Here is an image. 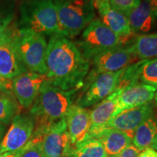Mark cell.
Segmentation results:
<instances>
[{"instance_id":"cell-36","label":"cell","mask_w":157,"mask_h":157,"mask_svg":"<svg viewBox=\"0 0 157 157\" xmlns=\"http://www.w3.org/2000/svg\"><path fill=\"white\" fill-rule=\"evenodd\" d=\"M1 78H2V77L0 76V88H3L4 84H3V82H2V81Z\"/></svg>"},{"instance_id":"cell-14","label":"cell","mask_w":157,"mask_h":157,"mask_svg":"<svg viewBox=\"0 0 157 157\" xmlns=\"http://www.w3.org/2000/svg\"><path fill=\"white\" fill-rule=\"evenodd\" d=\"M94 3L102 22L114 32L124 44L134 36L127 17L113 8L109 0H95Z\"/></svg>"},{"instance_id":"cell-25","label":"cell","mask_w":157,"mask_h":157,"mask_svg":"<svg viewBox=\"0 0 157 157\" xmlns=\"http://www.w3.org/2000/svg\"><path fill=\"white\" fill-rule=\"evenodd\" d=\"M18 157H43L40 137L32 134L28 143L19 150Z\"/></svg>"},{"instance_id":"cell-15","label":"cell","mask_w":157,"mask_h":157,"mask_svg":"<svg viewBox=\"0 0 157 157\" xmlns=\"http://www.w3.org/2000/svg\"><path fill=\"white\" fill-rule=\"evenodd\" d=\"M28 72L17 53L13 38V30L0 42V76L10 79Z\"/></svg>"},{"instance_id":"cell-11","label":"cell","mask_w":157,"mask_h":157,"mask_svg":"<svg viewBox=\"0 0 157 157\" xmlns=\"http://www.w3.org/2000/svg\"><path fill=\"white\" fill-rule=\"evenodd\" d=\"M50 78L47 74L28 71L13 78V92L20 105L31 109L41 88Z\"/></svg>"},{"instance_id":"cell-22","label":"cell","mask_w":157,"mask_h":157,"mask_svg":"<svg viewBox=\"0 0 157 157\" xmlns=\"http://www.w3.org/2000/svg\"><path fill=\"white\" fill-rule=\"evenodd\" d=\"M130 43L139 60L157 58V32L137 35Z\"/></svg>"},{"instance_id":"cell-8","label":"cell","mask_w":157,"mask_h":157,"mask_svg":"<svg viewBox=\"0 0 157 157\" xmlns=\"http://www.w3.org/2000/svg\"><path fill=\"white\" fill-rule=\"evenodd\" d=\"M137 59L130 42L98 55L90 61L92 69L88 73L82 89H85L99 74L116 72L126 68L134 63Z\"/></svg>"},{"instance_id":"cell-1","label":"cell","mask_w":157,"mask_h":157,"mask_svg":"<svg viewBox=\"0 0 157 157\" xmlns=\"http://www.w3.org/2000/svg\"><path fill=\"white\" fill-rule=\"evenodd\" d=\"M45 63L50 84L64 91H78L83 87L90 70V62L82 56L74 42L60 34L51 36Z\"/></svg>"},{"instance_id":"cell-7","label":"cell","mask_w":157,"mask_h":157,"mask_svg":"<svg viewBox=\"0 0 157 157\" xmlns=\"http://www.w3.org/2000/svg\"><path fill=\"white\" fill-rule=\"evenodd\" d=\"M33 134L40 137L43 157H68L73 148L65 118L35 127Z\"/></svg>"},{"instance_id":"cell-2","label":"cell","mask_w":157,"mask_h":157,"mask_svg":"<svg viewBox=\"0 0 157 157\" xmlns=\"http://www.w3.org/2000/svg\"><path fill=\"white\" fill-rule=\"evenodd\" d=\"M76 91H64L54 87L50 80L44 84L30 109L35 127L63 119L73 105Z\"/></svg>"},{"instance_id":"cell-19","label":"cell","mask_w":157,"mask_h":157,"mask_svg":"<svg viewBox=\"0 0 157 157\" xmlns=\"http://www.w3.org/2000/svg\"><path fill=\"white\" fill-rule=\"evenodd\" d=\"M93 138L101 143L109 157L119 154L132 143V137L128 134L112 128L103 129Z\"/></svg>"},{"instance_id":"cell-31","label":"cell","mask_w":157,"mask_h":157,"mask_svg":"<svg viewBox=\"0 0 157 157\" xmlns=\"http://www.w3.org/2000/svg\"><path fill=\"white\" fill-rule=\"evenodd\" d=\"M19 156V150L15 151H8L3 153L0 154V157H18Z\"/></svg>"},{"instance_id":"cell-27","label":"cell","mask_w":157,"mask_h":157,"mask_svg":"<svg viewBox=\"0 0 157 157\" xmlns=\"http://www.w3.org/2000/svg\"><path fill=\"white\" fill-rule=\"evenodd\" d=\"M113 8L127 15L136 8L142 0H109Z\"/></svg>"},{"instance_id":"cell-3","label":"cell","mask_w":157,"mask_h":157,"mask_svg":"<svg viewBox=\"0 0 157 157\" xmlns=\"http://www.w3.org/2000/svg\"><path fill=\"white\" fill-rule=\"evenodd\" d=\"M20 13V29L42 35H63L53 0H24Z\"/></svg>"},{"instance_id":"cell-26","label":"cell","mask_w":157,"mask_h":157,"mask_svg":"<svg viewBox=\"0 0 157 157\" xmlns=\"http://www.w3.org/2000/svg\"><path fill=\"white\" fill-rule=\"evenodd\" d=\"M15 0H0V27L9 26L15 15Z\"/></svg>"},{"instance_id":"cell-21","label":"cell","mask_w":157,"mask_h":157,"mask_svg":"<svg viewBox=\"0 0 157 157\" xmlns=\"http://www.w3.org/2000/svg\"><path fill=\"white\" fill-rule=\"evenodd\" d=\"M157 140V117L152 115L137 127L132 137L133 146L140 151L151 147Z\"/></svg>"},{"instance_id":"cell-35","label":"cell","mask_w":157,"mask_h":157,"mask_svg":"<svg viewBox=\"0 0 157 157\" xmlns=\"http://www.w3.org/2000/svg\"><path fill=\"white\" fill-rule=\"evenodd\" d=\"M151 148H154V150H156V151H157V140H156V141H155L154 143V144L152 145V146H151Z\"/></svg>"},{"instance_id":"cell-16","label":"cell","mask_w":157,"mask_h":157,"mask_svg":"<svg viewBox=\"0 0 157 157\" xmlns=\"http://www.w3.org/2000/svg\"><path fill=\"white\" fill-rule=\"evenodd\" d=\"M118 91L116 90L90 111V128L88 138H93L98 133L106 129L110 120L119 113Z\"/></svg>"},{"instance_id":"cell-5","label":"cell","mask_w":157,"mask_h":157,"mask_svg":"<svg viewBox=\"0 0 157 157\" xmlns=\"http://www.w3.org/2000/svg\"><path fill=\"white\" fill-rule=\"evenodd\" d=\"M17 53L28 71L47 74L45 63L48 43L44 35L25 29L13 31Z\"/></svg>"},{"instance_id":"cell-4","label":"cell","mask_w":157,"mask_h":157,"mask_svg":"<svg viewBox=\"0 0 157 157\" xmlns=\"http://www.w3.org/2000/svg\"><path fill=\"white\" fill-rule=\"evenodd\" d=\"M63 35L73 38L95 18L94 0H53Z\"/></svg>"},{"instance_id":"cell-38","label":"cell","mask_w":157,"mask_h":157,"mask_svg":"<svg viewBox=\"0 0 157 157\" xmlns=\"http://www.w3.org/2000/svg\"><path fill=\"white\" fill-rule=\"evenodd\" d=\"M94 1H95V0H94Z\"/></svg>"},{"instance_id":"cell-33","label":"cell","mask_w":157,"mask_h":157,"mask_svg":"<svg viewBox=\"0 0 157 157\" xmlns=\"http://www.w3.org/2000/svg\"><path fill=\"white\" fill-rule=\"evenodd\" d=\"M5 130H6V125L0 122V143H1L3 137H5Z\"/></svg>"},{"instance_id":"cell-18","label":"cell","mask_w":157,"mask_h":157,"mask_svg":"<svg viewBox=\"0 0 157 157\" xmlns=\"http://www.w3.org/2000/svg\"><path fill=\"white\" fill-rule=\"evenodd\" d=\"M65 119L72 146L89 137L90 128L89 110L73 104L68 110Z\"/></svg>"},{"instance_id":"cell-12","label":"cell","mask_w":157,"mask_h":157,"mask_svg":"<svg viewBox=\"0 0 157 157\" xmlns=\"http://www.w3.org/2000/svg\"><path fill=\"white\" fill-rule=\"evenodd\" d=\"M154 104L151 103L141 106L121 111L110 120L106 128L119 129L133 137L141 124L154 114Z\"/></svg>"},{"instance_id":"cell-32","label":"cell","mask_w":157,"mask_h":157,"mask_svg":"<svg viewBox=\"0 0 157 157\" xmlns=\"http://www.w3.org/2000/svg\"><path fill=\"white\" fill-rule=\"evenodd\" d=\"M155 18L157 19V0H149Z\"/></svg>"},{"instance_id":"cell-6","label":"cell","mask_w":157,"mask_h":157,"mask_svg":"<svg viewBox=\"0 0 157 157\" xmlns=\"http://www.w3.org/2000/svg\"><path fill=\"white\" fill-rule=\"evenodd\" d=\"M82 56L90 62L95 57L124 44L121 39L98 17H95L74 42Z\"/></svg>"},{"instance_id":"cell-34","label":"cell","mask_w":157,"mask_h":157,"mask_svg":"<svg viewBox=\"0 0 157 157\" xmlns=\"http://www.w3.org/2000/svg\"><path fill=\"white\" fill-rule=\"evenodd\" d=\"M154 106L157 109V90L156 91V93H155V95H154Z\"/></svg>"},{"instance_id":"cell-20","label":"cell","mask_w":157,"mask_h":157,"mask_svg":"<svg viewBox=\"0 0 157 157\" xmlns=\"http://www.w3.org/2000/svg\"><path fill=\"white\" fill-rule=\"evenodd\" d=\"M133 34H146L152 29L155 17L149 0H142L139 5L127 15Z\"/></svg>"},{"instance_id":"cell-30","label":"cell","mask_w":157,"mask_h":157,"mask_svg":"<svg viewBox=\"0 0 157 157\" xmlns=\"http://www.w3.org/2000/svg\"><path fill=\"white\" fill-rule=\"evenodd\" d=\"M10 31V29L9 28V26L0 27V42L7 36Z\"/></svg>"},{"instance_id":"cell-29","label":"cell","mask_w":157,"mask_h":157,"mask_svg":"<svg viewBox=\"0 0 157 157\" xmlns=\"http://www.w3.org/2000/svg\"><path fill=\"white\" fill-rule=\"evenodd\" d=\"M137 157H157V151L154 148L149 147L140 151Z\"/></svg>"},{"instance_id":"cell-13","label":"cell","mask_w":157,"mask_h":157,"mask_svg":"<svg viewBox=\"0 0 157 157\" xmlns=\"http://www.w3.org/2000/svg\"><path fill=\"white\" fill-rule=\"evenodd\" d=\"M117 90L119 113L124 110L141 106L152 102L157 88L141 82H135Z\"/></svg>"},{"instance_id":"cell-24","label":"cell","mask_w":157,"mask_h":157,"mask_svg":"<svg viewBox=\"0 0 157 157\" xmlns=\"http://www.w3.org/2000/svg\"><path fill=\"white\" fill-rule=\"evenodd\" d=\"M18 111L19 106L14 98L0 92V122L9 124Z\"/></svg>"},{"instance_id":"cell-9","label":"cell","mask_w":157,"mask_h":157,"mask_svg":"<svg viewBox=\"0 0 157 157\" xmlns=\"http://www.w3.org/2000/svg\"><path fill=\"white\" fill-rule=\"evenodd\" d=\"M124 70L125 68H124L118 71L101 74L96 76L83 90L76 105L87 109L105 99L117 89Z\"/></svg>"},{"instance_id":"cell-28","label":"cell","mask_w":157,"mask_h":157,"mask_svg":"<svg viewBox=\"0 0 157 157\" xmlns=\"http://www.w3.org/2000/svg\"><path fill=\"white\" fill-rule=\"evenodd\" d=\"M141 151L137 149L133 145H129L124 150L115 156L111 157H137Z\"/></svg>"},{"instance_id":"cell-17","label":"cell","mask_w":157,"mask_h":157,"mask_svg":"<svg viewBox=\"0 0 157 157\" xmlns=\"http://www.w3.org/2000/svg\"><path fill=\"white\" fill-rule=\"evenodd\" d=\"M141 82L157 88V58L134 63L125 68L117 88Z\"/></svg>"},{"instance_id":"cell-10","label":"cell","mask_w":157,"mask_h":157,"mask_svg":"<svg viewBox=\"0 0 157 157\" xmlns=\"http://www.w3.org/2000/svg\"><path fill=\"white\" fill-rule=\"evenodd\" d=\"M35 122L30 115L17 114L13 118L10 127L0 143V154L15 151L25 146L30 140Z\"/></svg>"},{"instance_id":"cell-23","label":"cell","mask_w":157,"mask_h":157,"mask_svg":"<svg viewBox=\"0 0 157 157\" xmlns=\"http://www.w3.org/2000/svg\"><path fill=\"white\" fill-rule=\"evenodd\" d=\"M68 157H109L101 143L97 139L87 138L73 146Z\"/></svg>"},{"instance_id":"cell-37","label":"cell","mask_w":157,"mask_h":157,"mask_svg":"<svg viewBox=\"0 0 157 157\" xmlns=\"http://www.w3.org/2000/svg\"><path fill=\"white\" fill-rule=\"evenodd\" d=\"M2 88H0V92H1V90H2Z\"/></svg>"}]
</instances>
